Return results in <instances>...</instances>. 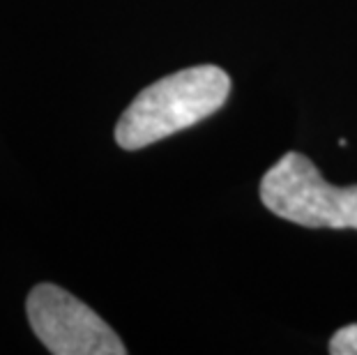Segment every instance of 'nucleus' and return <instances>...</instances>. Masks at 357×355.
Here are the masks:
<instances>
[{"label": "nucleus", "instance_id": "f257e3e1", "mask_svg": "<svg viewBox=\"0 0 357 355\" xmlns=\"http://www.w3.org/2000/svg\"><path fill=\"white\" fill-rule=\"evenodd\" d=\"M231 95V77L217 65H196L143 88L116 125V141L139 150L210 118Z\"/></svg>", "mask_w": 357, "mask_h": 355}, {"label": "nucleus", "instance_id": "7ed1b4c3", "mask_svg": "<svg viewBox=\"0 0 357 355\" xmlns=\"http://www.w3.org/2000/svg\"><path fill=\"white\" fill-rule=\"evenodd\" d=\"M28 321L56 355H125L120 337L88 305L56 284H37L28 296Z\"/></svg>", "mask_w": 357, "mask_h": 355}, {"label": "nucleus", "instance_id": "f03ea898", "mask_svg": "<svg viewBox=\"0 0 357 355\" xmlns=\"http://www.w3.org/2000/svg\"><path fill=\"white\" fill-rule=\"evenodd\" d=\"M263 206L305 229L357 231V185L332 187L302 153H286L261 180Z\"/></svg>", "mask_w": 357, "mask_h": 355}, {"label": "nucleus", "instance_id": "20e7f679", "mask_svg": "<svg viewBox=\"0 0 357 355\" xmlns=\"http://www.w3.org/2000/svg\"><path fill=\"white\" fill-rule=\"evenodd\" d=\"M332 355H357V323L339 328L330 339Z\"/></svg>", "mask_w": 357, "mask_h": 355}]
</instances>
